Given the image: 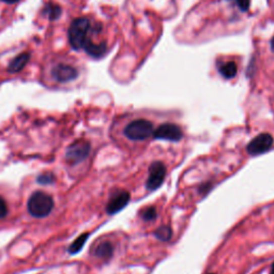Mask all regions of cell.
Returning <instances> with one entry per match:
<instances>
[{"mask_svg": "<svg viewBox=\"0 0 274 274\" xmlns=\"http://www.w3.org/2000/svg\"><path fill=\"white\" fill-rule=\"evenodd\" d=\"M90 29L89 20L82 17V19H76L70 25L68 30V38L70 45L73 49L78 50L84 48L85 44L88 40V31Z\"/></svg>", "mask_w": 274, "mask_h": 274, "instance_id": "1", "label": "cell"}, {"mask_svg": "<svg viewBox=\"0 0 274 274\" xmlns=\"http://www.w3.org/2000/svg\"><path fill=\"white\" fill-rule=\"evenodd\" d=\"M27 207L32 216L45 217L54 208V199L48 194L38 191L30 196Z\"/></svg>", "mask_w": 274, "mask_h": 274, "instance_id": "2", "label": "cell"}, {"mask_svg": "<svg viewBox=\"0 0 274 274\" xmlns=\"http://www.w3.org/2000/svg\"><path fill=\"white\" fill-rule=\"evenodd\" d=\"M153 123L146 119H137L130 122L125 129V135L134 141L145 140L153 135Z\"/></svg>", "mask_w": 274, "mask_h": 274, "instance_id": "3", "label": "cell"}, {"mask_svg": "<svg viewBox=\"0 0 274 274\" xmlns=\"http://www.w3.org/2000/svg\"><path fill=\"white\" fill-rule=\"evenodd\" d=\"M91 146L86 140H77L69 146L66 152V161L70 165H76L85 161L90 153Z\"/></svg>", "mask_w": 274, "mask_h": 274, "instance_id": "4", "label": "cell"}, {"mask_svg": "<svg viewBox=\"0 0 274 274\" xmlns=\"http://www.w3.org/2000/svg\"><path fill=\"white\" fill-rule=\"evenodd\" d=\"M166 177V166L161 161L153 162L149 167V176L146 181L148 191L153 192L163 184Z\"/></svg>", "mask_w": 274, "mask_h": 274, "instance_id": "5", "label": "cell"}, {"mask_svg": "<svg viewBox=\"0 0 274 274\" xmlns=\"http://www.w3.org/2000/svg\"><path fill=\"white\" fill-rule=\"evenodd\" d=\"M273 137L269 133H261L254 137L246 146V151L250 155L256 156L268 152L273 146Z\"/></svg>", "mask_w": 274, "mask_h": 274, "instance_id": "6", "label": "cell"}, {"mask_svg": "<svg viewBox=\"0 0 274 274\" xmlns=\"http://www.w3.org/2000/svg\"><path fill=\"white\" fill-rule=\"evenodd\" d=\"M153 137L155 139L179 141L183 137V132L181 128L175 123H163L153 131Z\"/></svg>", "mask_w": 274, "mask_h": 274, "instance_id": "7", "label": "cell"}, {"mask_svg": "<svg viewBox=\"0 0 274 274\" xmlns=\"http://www.w3.org/2000/svg\"><path fill=\"white\" fill-rule=\"evenodd\" d=\"M131 199V195L128 191L118 190L111 196L108 204L106 206V212L108 214H116L123 208H126Z\"/></svg>", "mask_w": 274, "mask_h": 274, "instance_id": "8", "label": "cell"}, {"mask_svg": "<svg viewBox=\"0 0 274 274\" xmlns=\"http://www.w3.org/2000/svg\"><path fill=\"white\" fill-rule=\"evenodd\" d=\"M51 75L59 83H68L77 78L78 71L72 66L58 65L52 69Z\"/></svg>", "mask_w": 274, "mask_h": 274, "instance_id": "9", "label": "cell"}, {"mask_svg": "<svg viewBox=\"0 0 274 274\" xmlns=\"http://www.w3.org/2000/svg\"><path fill=\"white\" fill-rule=\"evenodd\" d=\"M93 255L103 260H108L113 257L114 255V246L111 242H101L94 247Z\"/></svg>", "mask_w": 274, "mask_h": 274, "instance_id": "10", "label": "cell"}, {"mask_svg": "<svg viewBox=\"0 0 274 274\" xmlns=\"http://www.w3.org/2000/svg\"><path fill=\"white\" fill-rule=\"evenodd\" d=\"M30 59V54L28 52H22L21 55L16 56L10 64L8 66V71L10 73H17L22 71L25 66L28 64V61Z\"/></svg>", "mask_w": 274, "mask_h": 274, "instance_id": "11", "label": "cell"}, {"mask_svg": "<svg viewBox=\"0 0 274 274\" xmlns=\"http://www.w3.org/2000/svg\"><path fill=\"white\" fill-rule=\"evenodd\" d=\"M85 50L88 55H90L93 58H101L106 52V44L104 42L100 44L93 43L90 39H88L85 46Z\"/></svg>", "mask_w": 274, "mask_h": 274, "instance_id": "12", "label": "cell"}, {"mask_svg": "<svg viewBox=\"0 0 274 274\" xmlns=\"http://www.w3.org/2000/svg\"><path fill=\"white\" fill-rule=\"evenodd\" d=\"M43 13L47 15L50 21H55L61 15V8L58 5L50 2V3L46 4L45 7H44Z\"/></svg>", "mask_w": 274, "mask_h": 274, "instance_id": "13", "label": "cell"}, {"mask_svg": "<svg viewBox=\"0 0 274 274\" xmlns=\"http://www.w3.org/2000/svg\"><path fill=\"white\" fill-rule=\"evenodd\" d=\"M154 237L156 239H158L162 242H167L172 239L173 237V229L167 226V225H162L161 227H158L156 231L153 233Z\"/></svg>", "mask_w": 274, "mask_h": 274, "instance_id": "14", "label": "cell"}, {"mask_svg": "<svg viewBox=\"0 0 274 274\" xmlns=\"http://www.w3.org/2000/svg\"><path fill=\"white\" fill-rule=\"evenodd\" d=\"M218 71L221 75H222L224 78L231 79L237 75V66L235 63L231 61V63H227V64H224L223 66H221Z\"/></svg>", "mask_w": 274, "mask_h": 274, "instance_id": "15", "label": "cell"}, {"mask_svg": "<svg viewBox=\"0 0 274 274\" xmlns=\"http://www.w3.org/2000/svg\"><path fill=\"white\" fill-rule=\"evenodd\" d=\"M88 238H89V234H88V233L82 234L81 236L77 238V239L74 240V242L72 244H71V246L69 247V252L71 254L78 253L79 251L83 249V246L86 243V241L88 240Z\"/></svg>", "mask_w": 274, "mask_h": 274, "instance_id": "16", "label": "cell"}, {"mask_svg": "<svg viewBox=\"0 0 274 274\" xmlns=\"http://www.w3.org/2000/svg\"><path fill=\"white\" fill-rule=\"evenodd\" d=\"M157 216V212L154 207H146L144 209H141L140 211V217L143 218L146 222H149V221H154Z\"/></svg>", "mask_w": 274, "mask_h": 274, "instance_id": "17", "label": "cell"}, {"mask_svg": "<svg viewBox=\"0 0 274 274\" xmlns=\"http://www.w3.org/2000/svg\"><path fill=\"white\" fill-rule=\"evenodd\" d=\"M55 181V176L50 173H44L38 177V182L41 184H51Z\"/></svg>", "mask_w": 274, "mask_h": 274, "instance_id": "18", "label": "cell"}, {"mask_svg": "<svg viewBox=\"0 0 274 274\" xmlns=\"http://www.w3.org/2000/svg\"><path fill=\"white\" fill-rule=\"evenodd\" d=\"M7 214H8L7 202L3 197H0V218L6 217Z\"/></svg>", "mask_w": 274, "mask_h": 274, "instance_id": "19", "label": "cell"}, {"mask_svg": "<svg viewBox=\"0 0 274 274\" xmlns=\"http://www.w3.org/2000/svg\"><path fill=\"white\" fill-rule=\"evenodd\" d=\"M234 2L240 8L241 11H247L250 8V0H234Z\"/></svg>", "mask_w": 274, "mask_h": 274, "instance_id": "20", "label": "cell"}, {"mask_svg": "<svg viewBox=\"0 0 274 274\" xmlns=\"http://www.w3.org/2000/svg\"><path fill=\"white\" fill-rule=\"evenodd\" d=\"M211 184H212V183H210V182L201 184V185H200V188H199V193H200V194H201V193H202V194H207V193H209L210 190H211Z\"/></svg>", "mask_w": 274, "mask_h": 274, "instance_id": "21", "label": "cell"}, {"mask_svg": "<svg viewBox=\"0 0 274 274\" xmlns=\"http://www.w3.org/2000/svg\"><path fill=\"white\" fill-rule=\"evenodd\" d=\"M2 2L4 3H7V4H10V5H13V4H16V3H19L20 0H2Z\"/></svg>", "mask_w": 274, "mask_h": 274, "instance_id": "22", "label": "cell"}, {"mask_svg": "<svg viewBox=\"0 0 274 274\" xmlns=\"http://www.w3.org/2000/svg\"><path fill=\"white\" fill-rule=\"evenodd\" d=\"M271 49H272V51L274 52V35H273V38H272V40H271Z\"/></svg>", "mask_w": 274, "mask_h": 274, "instance_id": "23", "label": "cell"}, {"mask_svg": "<svg viewBox=\"0 0 274 274\" xmlns=\"http://www.w3.org/2000/svg\"><path fill=\"white\" fill-rule=\"evenodd\" d=\"M270 274H274V262L272 263V266H271V272Z\"/></svg>", "mask_w": 274, "mask_h": 274, "instance_id": "24", "label": "cell"}, {"mask_svg": "<svg viewBox=\"0 0 274 274\" xmlns=\"http://www.w3.org/2000/svg\"><path fill=\"white\" fill-rule=\"evenodd\" d=\"M207 274H215V273H207Z\"/></svg>", "mask_w": 274, "mask_h": 274, "instance_id": "25", "label": "cell"}]
</instances>
